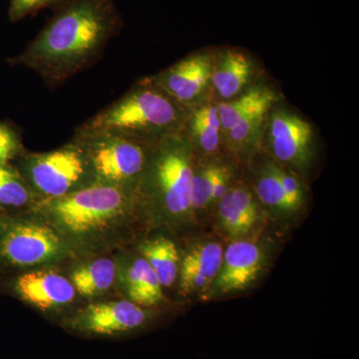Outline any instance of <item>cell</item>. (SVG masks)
<instances>
[{
	"label": "cell",
	"instance_id": "cb8c5ba5",
	"mask_svg": "<svg viewBox=\"0 0 359 359\" xmlns=\"http://www.w3.org/2000/svg\"><path fill=\"white\" fill-rule=\"evenodd\" d=\"M278 175L290 204L297 214L301 211L306 202V190L302 177L278 164Z\"/></svg>",
	"mask_w": 359,
	"mask_h": 359
},
{
	"label": "cell",
	"instance_id": "44dd1931",
	"mask_svg": "<svg viewBox=\"0 0 359 359\" xmlns=\"http://www.w3.org/2000/svg\"><path fill=\"white\" fill-rule=\"evenodd\" d=\"M150 231L135 248L148 262L159 278L163 289H169L178 282L180 254L176 243L165 231Z\"/></svg>",
	"mask_w": 359,
	"mask_h": 359
},
{
	"label": "cell",
	"instance_id": "8992f818",
	"mask_svg": "<svg viewBox=\"0 0 359 359\" xmlns=\"http://www.w3.org/2000/svg\"><path fill=\"white\" fill-rule=\"evenodd\" d=\"M13 164L39 201L65 197L97 184L91 161L74 138L47 152L25 149Z\"/></svg>",
	"mask_w": 359,
	"mask_h": 359
},
{
	"label": "cell",
	"instance_id": "5b68a950",
	"mask_svg": "<svg viewBox=\"0 0 359 359\" xmlns=\"http://www.w3.org/2000/svg\"><path fill=\"white\" fill-rule=\"evenodd\" d=\"M72 259L57 231L36 212L0 215V278Z\"/></svg>",
	"mask_w": 359,
	"mask_h": 359
},
{
	"label": "cell",
	"instance_id": "9a60e30c",
	"mask_svg": "<svg viewBox=\"0 0 359 359\" xmlns=\"http://www.w3.org/2000/svg\"><path fill=\"white\" fill-rule=\"evenodd\" d=\"M259 80V67L249 54L228 47L215 50L211 88L217 103L240 96Z\"/></svg>",
	"mask_w": 359,
	"mask_h": 359
},
{
	"label": "cell",
	"instance_id": "3957f363",
	"mask_svg": "<svg viewBox=\"0 0 359 359\" xmlns=\"http://www.w3.org/2000/svg\"><path fill=\"white\" fill-rule=\"evenodd\" d=\"M194 163L192 146L183 132L153 146L136 191L150 231L177 235L193 223Z\"/></svg>",
	"mask_w": 359,
	"mask_h": 359
},
{
	"label": "cell",
	"instance_id": "7c38bea8",
	"mask_svg": "<svg viewBox=\"0 0 359 359\" xmlns=\"http://www.w3.org/2000/svg\"><path fill=\"white\" fill-rule=\"evenodd\" d=\"M266 264V254L261 245L244 238L233 241L224 250L218 276L207 294L221 297L249 289L263 273Z\"/></svg>",
	"mask_w": 359,
	"mask_h": 359
},
{
	"label": "cell",
	"instance_id": "603a6c76",
	"mask_svg": "<svg viewBox=\"0 0 359 359\" xmlns=\"http://www.w3.org/2000/svg\"><path fill=\"white\" fill-rule=\"evenodd\" d=\"M25 150L20 129L9 121H0V165L13 163Z\"/></svg>",
	"mask_w": 359,
	"mask_h": 359
},
{
	"label": "cell",
	"instance_id": "d4e9b609",
	"mask_svg": "<svg viewBox=\"0 0 359 359\" xmlns=\"http://www.w3.org/2000/svg\"><path fill=\"white\" fill-rule=\"evenodd\" d=\"M57 1L58 0H11L9 20L15 22V21L22 20L28 14Z\"/></svg>",
	"mask_w": 359,
	"mask_h": 359
},
{
	"label": "cell",
	"instance_id": "277c9868",
	"mask_svg": "<svg viewBox=\"0 0 359 359\" xmlns=\"http://www.w3.org/2000/svg\"><path fill=\"white\" fill-rule=\"evenodd\" d=\"M189 112L148 76L78 129L106 132L155 145L166 137L182 133Z\"/></svg>",
	"mask_w": 359,
	"mask_h": 359
},
{
	"label": "cell",
	"instance_id": "4fadbf2b",
	"mask_svg": "<svg viewBox=\"0 0 359 359\" xmlns=\"http://www.w3.org/2000/svg\"><path fill=\"white\" fill-rule=\"evenodd\" d=\"M117 283L124 299L147 309H156L164 302V289L148 262L136 248L115 252Z\"/></svg>",
	"mask_w": 359,
	"mask_h": 359
},
{
	"label": "cell",
	"instance_id": "ffe728a7",
	"mask_svg": "<svg viewBox=\"0 0 359 359\" xmlns=\"http://www.w3.org/2000/svg\"><path fill=\"white\" fill-rule=\"evenodd\" d=\"M241 165L231 156L195 158L192 177V212L194 219L203 212L214 209L212 194L219 179Z\"/></svg>",
	"mask_w": 359,
	"mask_h": 359
},
{
	"label": "cell",
	"instance_id": "7402d4cb",
	"mask_svg": "<svg viewBox=\"0 0 359 359\" xmlns=\"http://www.w3.org/2000/svg\"><path fill=\"white\" fill-rule=\"evenodd\" d=\"M39 202L13 163L0 165V215L25 214L32 211Z\"/></svg>",
	"mask_w": 359,
	"mask_h": 359
},
{
	"label": "cell",
	"instance_id": "d6986e66",
	"mask_svg": "<svg viewBox=\"0 0 359 359\" xmlns=\"http://www.w3.org/2000/svg\"><path fill=\"white\" fill-rule=\"evenodd\" d=\"M247 165L252 175L249 186L259 205L278 218L294 216L295 212L280 184L275 161L259 151Z\"/></svg>",
	"mask_w": 359,
	"mask_h": 359
},
{
	"label": "cell",
	"instance_id": "ba28073f",
	"mask_svg": "<svg viewBox=\"0 0 359 359\" xmlns=\"http://www.w3.org/2000/svg\"><path fill=\"white\" fill-rule=\"evenodd\" d=\"M157 318L156 309L143 308L117 297L84 304L59 327L81 339H124L146 332Z\"/></svg>",
	"mask_w": 359,
	"mask_h": 359
},
{
	"label": "cell",
	"instance_id": "e0dca14e",
	"mask_svg": "<svg viewBox=\"0 0 359 359\" xmlns=\"http://www.w3.org/2000/svg\"><path fill=\"white\" fill-rule=\"evenodd\" d=\"M224 248L214 241L193 245L180 261L179 292L183 297L207 292L218 276Z\"/></svg>",
	"mask_w": 359,
	"mask_h": 359
},
{
	"label": "cell",
	"instance_id": "5bb4252c",
	"mask_svg": "<svg viewBox=\"0 0 359 359\" xmlns=\"http://www.w3.org/2000/svg\"><path fill=\"white\" fill-rule=\"evenodd\" d=\"M62 268L85 304L121 297L115 254L72 259Z\"/></svg>",
	"mask_w": 359,
	"mask_h": 359
},
{
	"label": "cell",
	"instance_id": "6da1fadb",
	"mask_svg": "<svg viewBox=\"0 0 359 359\" xmlns=\"http://www.w3.org/2000/svg\"><path fill=\"white\" fill-rule=\"evenodd\" d=\"M32 211L57 231L73 259L115 254L150 233L136 192L114 186L39 201Z\"/></svg>",
	"mask_w": 359,
	"mask_h": 359
},
{
	"label": "cell",
	"instance_id": "9c48e42d",
	"mask_svg": "<svg viewBox=\"0 0 359 359\" xmlns=\"http://www.w3.org/2000/svg\"><path fill=\"white\" fill-rule=\"evenodd\" d=\"M261 151L280 166L302 177L309 173L316 161L318 133L306 118L285 105L283 100L269 111Z\"/></svg>",
	"mask_w": 359,
	"mask_h": 359
},
{
	"label": "cell",
	"instance_id": "ac0fdd59",
	"mask_svg": "<svg viewBox=\"0 0 359 359\" xmlns=\"http://www.w3.org/2000/svg\"><path fill=\"white\" fill-rule=\"evenodd\" d=\"M183 133L192 146L195 158L226 153L218 103L212 98L190 110Z\"/></svg>",
	"mask_w": 359,
	"mask_h": 359
},
{
	"label": "cell",
	"instance_id": "8fae6325",
	"mask_svg": "<svg viewBox=\"0 0 359 359\" xmlns=\"http://www.w3.org/2000/svg\"><path fill=\"white\" fill-rule=\"evenodd\" d=\"M215 50L189 54L150 79L186 109L212 99L211 79Z\"/></svg>",
	"mask_w": 359,
	"mask_h": 359
},
{
	"label": "cell",
	"instance_id": "52a82bcc",
	"mask_svg": "<svg viewBox=\"0 0 359 359\" xmlns=\"http://www.w3.org/2000/svg\"><path fill=\"white\" fill-rule=\"evenodd\" d=\"M72 138L79 142L91 161L97 184L136 192L154 145L106 132L78 128Z\"/></svg>",
	"mask_w": 359,
	"mask_h": 359
},
{
	"label": "cell",
	"instance_id": "7a4b0ae2",
	"mask_svg": "<svg viewBox=\"0 0 359 359\" xmlns=\"http://www.w3.org/2000/svg\"><path fill=\"white\" fill-rule=\"evenodd\" d=\"M117 25L110 0H70L9 65L29 68L48 84L61 83L95 62Z\"/></svg>",
	"mask_w": 359,
	"mask_h": 359
},
{
	"label": "cell",
	"instance_id": "2e32d148",
	"mask_svg": "<svg viewBox=\"0 0 359 359\" xmlns=\"http://www.w3.org/2000/svg\"><path fill=\"white\" fill-rule=\"evenodd\" d=\"M261 207L249 184L238 180L215 205L217 223L226 237L242 240L261 219Z\"/></svg>",
	"mask_w": 359,
	"mask_h": 359
},
{
	"label": "cell",
	"instance_id": "30bf717a",
	"mask_svg": "<svg viewBox=\"0 0 359 359\" xmlns=\"http://www.w3.org/2000/svg\"><path fill=\"white\" fill-rule=\"evenodd\" d=\"M9 294L59 325L85 302L61 266L27 269L1 276Z\"/></svg>",
	"mask_w": 359,
	"mask_h": 359
}]
</instances>
